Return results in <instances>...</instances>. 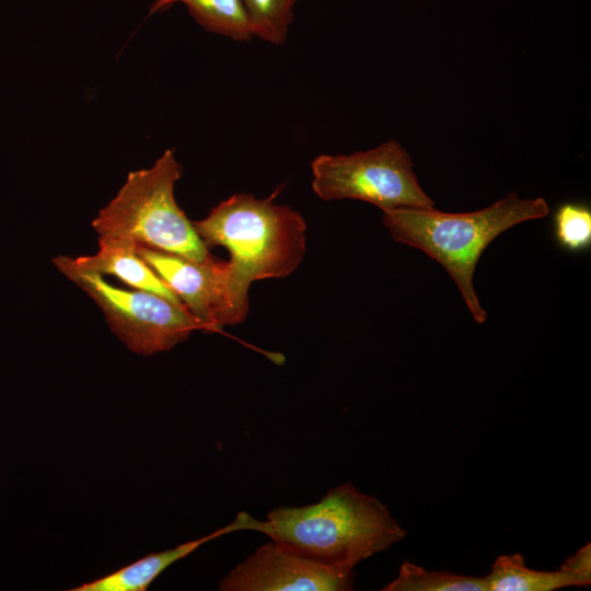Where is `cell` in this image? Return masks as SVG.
I'll return each mask as SVG.
<instances>
[{"label": "cell", "instance_id": "obj_1", "mask_svg": "<svg viewBox=\"0 0 591 591\" xmlns=\"http://www.w3.org/2000/svg\"><path fill=\"white\" fill-rule=\"evenodd\" d=\"M257 532L302 557L339 570H354L407 534L386 505L350 482L329 489L314 503L271 509L266 520H258Z\"/></svg>", "mask_w": 591, "mask_h": 591}, {"label": "cell", "instance_id": "obj_2", "mask_svg": "<svg viewBox=\"0 0 591 591\" xmlns=\"http://www.w3.org/2000/svg\"><path fill=\"white\" fill-rule=\"evenodd\" d=\"M276 194L264 199L235 194L193 222L208 250L220 245L229 251L231 291L244 316L251 283L290 275L305 254V221L289 206L275 204Z\"/></svg>", "mask_w": 591, "mask_h": 591}, {"label": "cell", "instance_id": "obj_3", "mask_svg": "<svg viewBox=\"0 0 591 591\" xmlns=\"http://www.w3.org/2000/svg\"><path fill=\"white\" fill-rule=\"evenodd\" d=\"M549 212L542 197L522 199L514 192L494 205L463 213L395 208L383 211L382 224L398 243L422 251L448 271L474 321L483 324L487 311L474 289L473 277L485 248L506 230Z\"/></svg>", "mask_w": 591, "mask_h": 591}, {"label": "cell", "instance_id": "obj_4", "mask_svg": "<svg viewBox=\"0 0 591 591\" xmlns=\"http://www.w3.org/2000/svg\"><path fill=\"white\" fill-rule=\"evenodd\" d=\"M182 165L167 149L150 169L132 171L92 221L99 237L142 244L193 260L210 256L174 197Z\"/></svg>", "mask_w": 591, "mask_h": 591}, {"label": "cell", "instance_id": "obj_5", "mask_svg": "<svg viewBox=\"0 0 591 591\" xmlns=\"http://www.w3.org/2000/svg\"><path fill=\"white\" fill-rule=\"evenodd\" d=\"M56 268L103 311L112 332L134 352L151 356L186 340L202 324L184 304L143 290H126L102 275L79 268L73 258L57 256Z\"/></svg>", "mask_w": 591, "mask_h": 591}, {"label": "cell", "instance_id": "obj_6", "mask_svg": "<svg viewBox=\"0 0 591 591\" xmlns=\"http://www.w3.org/2000/svg\"><path fill=\"white\" fill-rule=\"evenodd\" d=\"M312 188L324 200L358 199L382 211L434 208L407 151L395 140L352 154H321L311 164Z\"/></svg>", "mask_w": 591, "mask_h": 591}, {"label": "cell", "instance_id": "obj_7", "mask_svg": "<svg viewBox=\"0 0 591 591\" xmlns=\"http://www.w3.org/2000/svg\"><path fill=\"white\" fill-rule=\"evenodd\" d=\"M136 253L202 324L204 332L220 331L245 320L232 296L228 262L211 255L193 260L142 244H136Z\"/></svg>", "mask_w": 591, "mask_h": 591}, {"label": "cell", "instance_id": "obj_8", "mask_svg": "<svg viewBox=\"0 0 591 591\" xmlns=\"http://www.w3.org/2000/svg\"><path fill=\"white\" fill-rule=\"evenodd\" d=\"M354 570L334 569L302 557L273 540L257 547L220 581L221 591H347Z\"/></svg>", "mask_w": 591, "mask_h": 591}, {"label": "cell", "instance_id": "obj_9", "mask_svg": "<svg viewBox=\"0 0 591 591\" xmlns=\"http://www.w3.org/2000/svg\"><path fill=\"white\" fill-rule=\"evenodd\" d=\"M257 520L240 512L235 520L200 538L183 543L174 548L153 553L107 576L86 582L71 591H146L150 583L169 566L192 554L205 543L224 534L241 530L255 531Z\"/></svg>", "mask_w": 591, "mask_h": 591}, {"label": "cell", "instance_id": "obj_10", "mask_svg": "<svg viewBox=\"0 0 591 591\" xmlns=\"http://www.w3.org/2000/svg\"><path fill=\"white\" fill-rule=\"evenodd\" d=\"M74 264L88 271L114 275L128 286L155 293L166 300L183 304L178 297L157 273L136 253V244L99 237V251L91 256L73 258Z\"/></svg>", "mask_w": 591, "mask_h": 591}, {"label": "cell", "instance_id": "obj_11", "mask_svg": "<svg viewBox=\"0 0 591 591\" xmlns=\"http://www.w3.org/2000/svg\"><path fill=\"white\" fill-rule=\"evenodd\" d=\"M177 2L185 4L195 21L208 32L240 42L254 38L242 0H155L150 14Z\"/></svg>", "mask_w": 591, "mask_h": 591}, {"label": "cell", "instance_id": "obj_12", "mask_svg": "<svg viewBox=\"0 0 591 591\" xmlns=\"http://www.w3.org/2000/svg\"><path fill=\"white\" fill-rule=\"evenodd\" d=\"M488 591H553L578 587L576 580L560 569H531L521 554L500 555L484 577Z\"/></svg>", "mask_w": 591, "mask_h": 591}, {"label": "cell", "instance_id": "obj_13", "mask_svg": "<svg viewBox=\"0 0 591 591\" xmlns=\"http://www.w3.org/2000/svg\"><path fill=\"white\" fill-rule=\"evenodd\" d=\"M383 591H488L480 577L429 570L405 560L395 579L384 586Z\"/></svg>", "mask_w": 591, "mask_h": 591}, {"label": "cell", "instance_id": "obj_14", "mask_svg": "<svg viewBox=\"0 0 591 591\" xmlns=\"http://www.w3.org/2000/svg\"><path fill=\"white\" fill-rule=\"evenodd\" d=\"M298 0H242L252 35L274 45L286 42Z\"/></svg>", "mask_w": 591, "mask_h": 591}, {"label": "cell", "instance_id": "obj_15", "mask_svg": "<svg viewBox=\"0 0 591 591\" xmlns=\"http://www.w3.org/2000/svg\"><path fill=\"white\" fill-rule=\"evenodd\" d=\"M554 234L565 251L581 253L591 246V209L580 202H565L554 213Z\"/></svg>", "mask_w": 591, "mask_h": 591}, {"label": "cell", "instance_id": "obj_16", "mask_svg": "<svg viewBox=\"0 0 591 591\" xmlns=\"http://www.w3.org/2000/svg\"><path fill=\"white\" fill-rule=\"evenodd\" d=\"M571 576L578 587L591 584V544L588 543L567 558L559 568Z\"/></svg>", "mask_w": 591, "mask_h": 591}]
</instances>
